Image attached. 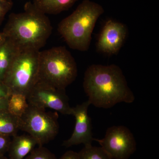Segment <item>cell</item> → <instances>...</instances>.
I'll return each instance as SVG.
<instances>
[{"instance_id": "obj_9", "label": "cell", "mask_w": 159, "mask_h": 159, "mask_svg": "<svg viewBox=\"0 0 159 159\" xmlns=\"http://www.w3.org/2000/svg\"><path fill=\"white\" fill-rule=\"evenodd\" d=\"M127 34L125 24L113 20H107L97 42V49L103 54H117L124 44Z\"/></svg>"}, {"instance_id": "obj_11", "label": "cell", "mask_w": 159, "mask_h": 159, "mask_svg": "<svg viewBox=\"0 0 159 159\" xmlns=\"http://www.w3.org/2000/svg\"><path fill=\"white\" fill-rule=\"evenodd\" d=\"M11 140L8 152L9 159H23L38 145L36 140L28 134L14 136Z\"/></svg>"}, {"instance_id": "obj_21", "label": "cell", "mask_w": 159, "mask_h": 159, "mask_svg": "<svg viewBox=\"0 0 159 159\" xmlns=\"http://www.w3.org/2000/svg\"><path fill=\"white\" fill-rule=\"evenodd\" d=\"M59 159H79L78 153L73 151H68L61 157Z\"/></svg>"}, {"instance_id": "obj_7", "label": "cell", "mask_w": 159, "mask_h": 159, "mask_svg": "<svg viewBox=\"0 0 159 159\" xmlns=\"http://www.w3.org/2000/svg\"><path fill=\"white\" fill-rule=\"evenodd\" d=\"M29 104L38 108L51 109L65 115H72L65 90L59 89L38 81L27 96Z\"/></svg>"}, {"instance_id": "obj_18", "label": "cell", "mask_w": 159, "mask_h": 159, "mask_svg": "<svg viewBox=\"0 0 159 159\" xmlns=\"http://www.w3.org/2000/svg\"><path fill=\"white\" fill-rule=\"evenodd\" d=\"M13 5L11 0H0V25L5 19L6 14L12 8Z\"/></svg>"}, {"instance_id": "obj_10", "label": "cell", "mask_w": 159, "mask_h": 159, "mask_svg": "<svg viewBox=\"0 0 159 159\" xmlns=\"http://www.w3.org/2000/svg\"><path fill=\"white\" fill-rule=\"evenodd\" d=\"M90 105V102L88 100L72 107V115L75 117L76 122L72 135L63 143L65 147H70L81 144L84 145H92L94 138L91 119L88 115V108Z\"/></svg>"}, {"instance_id": "obj_6", "label": "cell", "mask_w": 159, "mask_h": 159, "mask_svg": "<svg viewBox=\"0 0 159 159\" xmlns=\"http://www.w3.org/2000/svg\"><path fill=\"white\" fill-rule=\"evenodd\" d=\"M58 115L29 104L25 112L20 118V130L33 137L39 146L52 141L59 131Z\"/></svg>"}, {"instance_id": "obj_12", "label": "cell", "mask_w": 159, "mask_h": 159, "mask_svg": "<svg viewBox=\"0 0 159 159\" xmlns=\"http://www.w3.org/2000/svg\"><path fill=\"white\" fill-rule=\"evenodd\" d=\"M20 50L15 43L7 38L0 46V80L3 82Z\"/></svg>"}, {"instance_id": "obj_5", "label": "cell", "mask_w": 159, "mask_h": 159, "mask_svg": "<svg viewBox=\"0 0 159 159\" xmlns=\"http://www.w3.org/2000/svg\"><path fill=\"white\" fill-rule=\"evenodd\" d=\"M40 51L20 49L4 80L11 93L27 96L38 81Z\"/></svg>"}, {"instance_id": "obj_8", "label": "cell", "mask_w": 159, "mask_h": 159, "mask_svg": "<svg viewBox=\"0 0 159 159\" xmlns=\"http://www.w3.org/2000/svg\"><path fill=\"white\" fill-rule=\"evenodd\" d=\"M111 159H128L136 150L137 144L130 130L123 125L113 126L103 139H94Z\"/></svg>"}, {"instance_id": "obj_13", "label": "cell", "mask_w": 159, "mask_h": 159, "mask_svg": "<svg viewBox=\"0 0 159 159\" xmlns=\"http://www.w3.org/2000/svg\"><path fill=\"white\" fill-rule=\"evenodd\" d=\"M78 0H33L34 7L44 14H57L72 7Z\"/></svg>"}, {"instance_id": "obj_24", "label": "cell", "mask_w": 159, "mask_h": 159, "mask_svg": "<svg viewBox=\"0 0 159 159\" xmlns=\"http://www.w3.org/2000/svg\"><path fill=\"white\" fill-rule=\"evenodd\" d=\"M0 159H9L7 158V157H5V156H0Z\"/></svg>"}, {"instance_id": "obj_22", "label": "cell", "mask_w": 159, "mask_h": 159, "mask_svg": "<svg viewBox=\"0 0 159 159\" xmlns=\"http://www.w3.org/2000/svg\"><path fill=\"white\" fill-rule=\"evenodd\" d=\"M8 98L0 99V111L7 110Z\"/></svg>"}, {"instance_id": "obj_3", "label": "cell", "mask_w": 159, "mask_h": 159, "mask_svg": "<svg viewBox=\"0 0 159 159\" xmlns=\"http://www.w3.org/2000/svg\"><path fill=\"white\" fill-rule=\"evenodd\" d=\"M104 11L100 4L84 0L70 15L59 23L57 31L70 48L87 51L95 25Z\"/></svg>"}, {"instance_id": "obj_14", "label": "cell", "mask_w": 159, "mask_h": 159, "mask_svg": "<svg viewBox=\"0 0 159 159\" xmlns=\"http://www.w3.org/2000/svg\"><path fill=\"white\" fill-rule=\"evenodd\" d=\"M20 129V118L11 115L7 110L0 111V134L13 137Z\"/></svg>"}, {"instance_id": "obj_4", "label": "cell", "mask_w": 159, "mask_h": 159, "mask_svg": "<svg viewBox=\"0 0 159 159\" xmlns=\"http://www.w3.org/2000/svg\"><path fill=\"white\" fill-rule=\"evenodd\" d=\"M77 75V63L65 47H54L40 51L38 81L65 90Z\"/></svg>"}, {"instance_id": "obj_15", "label": "cell", "mask_w": 159, "mask_h": 159, "mask_svg": "<svg viewBox=\"0 0 159 159\" xmlns=\"http://www.w3.org/2000/svg\"><path fill=\"white\" fill-rule=\"evenodd\" d=\"M29 106L27 96L24 94L11 93L8 97L7 110L15 116L21 117Z\"/></svg>"}, {"instance_id": "obj_17", "label": "cell", "mask_w": 159, "mask_h": 159, "mask_svg": "<svg viewBox=\"0 0 159 159\" xmlns=\"http://www.w3.org/2000/svg\"><path fill=\"white\" fill-rule=\"evenodd\" d=\"M25 159H57L54 154L43 146L34 148Z\"/></svg>"}, {"instance_id": "obj_20", "label": "cell", "mask_w": 159, "mask_h": 159, "mask_svg": "<svg viewBox=\"0 0 159 159\" xmlns=\"http://www.w3.org/2000/svg\"><path fill=\"white\" fill-rule=\"evenodd\" d=\"M10 95L9 89L5 83L0 80V99L7 98Z\"/></svg>"}, {"instance_id": "obj_19", "label": "cell", "mask_w": 159, "mask_h": 159, "mask_svg": "<svg viewBox=\"0 0 159 159\" xmlns=\"http://www.w3.org/2000/svg\"><path fill=\"white\" fill-rule=\"evenodd\" d=\"M11 137L0 134V156L8 152L11 143Z\"/></svg>"}, {"instance_id": "obj_23", "label": "cell", "mask_w": 159, "mask_h": 159, "mask_svg": "<svg viewBox=\"0 0 159 159\" xmlns=\"http://www.w3.org/2000/svg\"><path fill=\"white\" fill-rule=\"evenodd\" d=\"M6 39H7V37L5 33L3 31L0 32V46L5 42Z\"/></svg>"}, {"instance_id": "obj_2", "label": "cell", "mask_w": 159, "mask_h": 159, "mask_svg": "<svg viewBox=\"0 0 159 159\" xmlns=\"http://www.w3.org/2000/svg\"><path fill=\"white\" fill-rule=\"evenodd\" d=\"M52 30L51 21L46 14L29 2L24 6V11L9 15L2 31L20 49L40 51L51 36Z\"/></svg>"}, {"instance_id": "obj_1", "label": "cell", "mask_w": 159, "mask_h": 159, "mask_svg": "<svg viewBox=\"0 0 159 159\" xmlns=\"http://www.w3.org/2000/svg\"><path fill=\"white\" fill-rule=\"evenodd\" d=\"M83 88L91 104L99 108H110L135 100L122 70L115 64L89 66L84 74Z\"/></svg>"}, {"instance_id": "obj_16", "label": "cell", "mask_w": 159, "mask_h": 159, "mask_svg": "<svg viewBox=\"0 0 159 159\" xmlns=\"http://www.w3.org/2000/svg\"><path fill=\"white\" fill-rule=\"evenodd\" d=\"M78 153L79 159H111L101 147L84 145Z\"/></svg>"}]
</instances>
